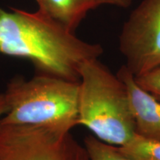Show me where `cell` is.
<instances>
[{
  "mask_svg": "<svg viewBox=\"0 0 160 160\" xmlns=\"http://www.w3.org/2000/svg\"><path fill=\"white\" fill-rule=\"evenodd\" d=\"M12 10H0V53L28 59L36 74L79 82L81 65L103 53L39 11Z\"/></svg>",
  "mask_w": 160,
  "mask_h": 160,
  "instance_id": "6da1fadb",
  "label": "cell"
},
{
  "mask_svg": "<svg viewBox=\"0 0 160 160\" xmlns=\"http://www.w3.org/2000/svg\"><path fill=\"white\" fill-rule=\"evenodd\" d=\"M79 82L36 74L17 75L3 93L7 111L4 125H31L69 133L79 125Z\"/></svg>",
  "mask_w": 160,
  "mask_h": 160,
  "instance_id": "7a4b0ae2",
  "label": "cell"
},
{
  "mask_svg": "<svg viewBox=\"0 0 160 160\" xmlns=\"http://www.w3.org/2000/svg\"><path fill=\"white\" fill-rule=\"evenodd\" d=\"M79 74V125L105 142L128 143L137 131L125 83L98 59L85 61Z\"/></svg>",
  "mask_w": 160,
  "mask_h": 160,
  "instance_id": "3957f363",
  "label": "cell"
},
{
  "mask_svg": "<svg viewBox=\"0 0 160 160\" xmlns=\"http://www.w3.org/2000/svg\"><path fill=\"white\" fill-rule=\"evenodd\" d=\"M0 160H89L71 132L0 123Z\"/></svg>",
  "mask_w": 160,
  "mask_h": 160,
  "instance_id": "277c9868",
  "label": "cell"
},
{
  "mask_svg": "<svg viewBox=\"0 0 160 160\" xmlns=\"http://www.w3.org/2000/svg\"><path fill=\"white\" fill-rule=\"evenodd\" d=\"M119 41L134 77L160 66V0L142 1L124 23Z\"/></svg>",
  "mask_w": 160,
  "mask_h": 160,
  "instance_id": "5b68a950",
  "label": "cell"
},
{
  "mask_svg": "<svg viewBox=\"0 0 160 160\" xmlns=\"http://www.w3.org/2000/svg\"><path fill=\"white\" fill-rule=\"evenodd\" d=\"M117 75L125 83L135 118L137 135L160 141V102L139 87L125 65Z\"/></svg>",
  "mask_w": 160,
  "mask_h": 160,
  "instance_id": "8992f818",
  "label": "cell"
},
{
  "mask_svg": "<svg viewBox=\"0 0 160 160\" xmlns=\"http://www.w3.org/2000/svg\"><path fill=\"white\" fill-rule=\"evenodd\" d=\"M40 12L72 33L90 10L97 6L94 0H37Z\"/></svg>",
  "mask_w": 160,
  "mask_h": 160,
  "instance_id": "52a82bcc",
  "label": "cell"
},
{
  "mask_svg": "<svg viewBox=\"0 0 160 160\" xmlns=\"http://www.w3.org/2000/svg\"><path fill=\"white\" fill-rule=\"evenodd\" d=\"M89 160H134L122 151L119 146L105 142L89 134L84 139Z\"/></svg>",
  "mask_w": 160,
  "mask_h": 160,
  "instance_id": "ba28073f",
  "label": "cell"
},
{
  "mask_svg": "<svg viewBox=\"0 0 160 160\" xmlns=\"http://www.w3.org/2000/svg\"><path fill=\"white\" fill-rule=\"evenodd\" d=\"M120 148L134 160H160V141L136 135L131 141Z\"/></svg>",
  "mask_w": 160,
  "mask_h": 160,
  "instance_id": "9c48e42d",
  "label": "cell"
},
{
  "mask_svg": "<svg viewBox=\"0 0 160 160\" xmlns=\"http://www.w3.org/2000/svg\"><path fill=\"white\" fill-rule=\"evenodd\" d=\"M135 81L141 88L160 102V66L137 76Z\"/></svg>",
  "mask_w": 160,
  "mask_h": 160,
  "instance_id": "30bf717a",
  "label": "cell"
},
{
  "mask_svg": "<svg viewBox=\"0 0 160 160\" xmlns=\"http://www.w3.org/2000/svg\"><path fill=\"white\" fill-rule=\"evenodd\" d=\"M94 1L97 7L101 5L107 4V5H114L117 7L126 8L131 5L133 0H94Z\"/></svg>",
  "mask_w": 160,
  "mask_h": 160,
  "instance_id": "8fae6325",
  "label": "cell"
},
{
  "mask_svg": "<svg viewBox=\"0 0 160 160\" xmlns=\"http://www.w3.org/2000/svg\"><path fill=\"white\" fill-rule=\"evenodd\" d=\"M6 111H7V108H6L4 95L3 93H0V119L3 117Z\"/></svg>",
  "mask_w": 160,
  "mask_h": 160,
  "instance_id": "7c38bea8",
  "label": "cell"
}]
</instances>
